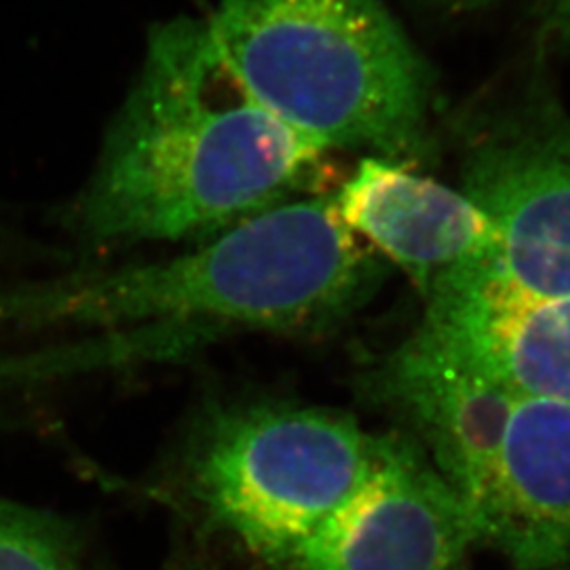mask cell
I'll return each instance as SVG.
<instances>
[{"mask_svg": "<svg viewBox=\"0 0 570 570\" xmlns=\"http://www.w3.org/2000/svg\"><path fill=\"white\" fill-rule=\"evenodd\" d=\"M326 153L247 91L209 23L176 18L150 30L140 75L63 220L89 245L212 239L311 188Z\"/></svg>", "mask_w": 570, "mask_h": 570, "instance_id": "1", "label": "cell"}, {"mask_svg": "<svg viewBox=\"0 0 570 570\" xmlns=\"http://www.w3.org/2000/svg\"><path fill=\"white\" fill-rule=\"evenodd\" d=\"M383 266L332 204L277 205L180 256L0 292V326L322 332L366 301Z\"/></svg>", "mask_w": 570, "mask_h": 570, "instance_id": "2", "label": "cell"}, {"mask_svg": "<svg viewBox=\"0 0 570 570\" xmlns=\"http://www.w3.org/2000/svg\"><path fill=\"white\" fill-rule=\"evenodd\" d=\"M212 37L247 91L322 146L425 155L433 75L381 0H220Z\"/></svg>", "mask_w": 570, "mask_h": 570, "instance_id": "3", "label": "cell"}, {"mask_svg": "<svg viewBox=\"0 0 570 570\" xmlns=\"http://www.w3.org/2000/svg\"><path fill=\"white\" fill-rule=\"evenodd\" d=\"M381 444L383 435L338 410L230 404L190 433L184 480L220 527L277 564L366 482Z\"/></svg>", "mask_w": 570, "mask_h": 570, "instance_id": "4", "label": "cell"}, {"mask_svg": "<svg viewBox=\"0 0 570 570\" xmlns=\"http://www.w3.org/2000/svg\"><path fill=\"white\" fill-rule=\"evenodd\" d=\"M461 193L497 230L501 279L570 296V115L546 82H529L471 134Z\"/></svg>", "mask_w": 570, "mask_h": 570, "instance_id": "5", "label": "cell"}, {"mask_svg": "<svg viewBox=\"0 0 570 570\" xmlns=\"http://www.w3.org/2000/svg\"><path fill=\"white\" fill-rule=\"evenodd\" d=\"M480 539L463 497L407 433L341 510L273 564L279 570H459Z\"/></svg>", "mask_w": 570, "mask_h": 570, "instance_id": "6", "label": "cell"}, {"mask_svg": "<svg viewBox=\"0 0 570 570\" xmlns=\"http://www.w3.org/2000/svg\"><path fill=\"white\" fill-rule=\"evenodd\" d=\"M362 385L370 402L406 425L473 513L520 400L469 366L425 324L370 367Z\"/></svg>", "mask_w": 570, "mask_h": 570, "instance_id": "7", "label": "cell"}, {"mask_svg": "<svg viewBox=\"0 0 570 570\" xmlns=\"http://www.w3.org/2000/svg\"><path fill=\"white\" fill-rule=\"evenodd\" d=\"M425 326L520 402L570 404V296H537L469 266L425 296Z\"/></svg>", "mask_w": 570, "mask_h": 570, "instance_id": "8", "label": "cell"}, {"mask_svg": "<svg viewBox=\"0 0 570 570\" xmlns=\"http://www.w3.org/2000/svg\"><path fill=\"white\" fill-rule=\"evenodd\" d=\"M341 223L400 266L423 294L469 266L494 263L499 237L461 190L381 157L362 159L332 197Z\"/></svg>", "mask_w": 570, "mask_h": 570, "instance_id": "9", "label": "cell"}, {"mask_svg": "<svg viewBox=\"0 0 570 570\" xmlns=\"http://www.w3.org/2000/svg\"><path fill=\"white\" fill-rule=\"evenodd\" d=\"M473 518L518 570H570V404L513 407Z\"/></svg>", "mask_w": 570, "mask_h": 570, "instance_id": "10", "label": "cell"}, {"mask_svg": "<svg viewBox=\"0 0 570 570\" xmlns=\"http://www.w3.org/2000/svg\"><path fill=\"white\" fill-rule=\"evenodd\" d=\"M0 570H79L72 529L53 513L0 497Z\"/></svg>", "mask_w": 570, "mask_h": 570, "instance_id": "11", "label": "cell"}, {"mask_svg": "<svg viewBox=\"0 0 570 570\" xmlns=\"http://www.w3.org/2000/svg\"><path fill=\"white\" fill-rule=\"evenodd\" d=\"M56 364L51 348L2 351L0 348V402L23 389L53 383Z\"/></svg>", "mask_w": 570, "mask_h": 570, "instance_id": "12", "label": "cell"}, {"mask_svg": "<svg viewBox=\"0 0 570 570\" xmlns=\"http://www.w3.org/2000/svg\"><path fill=\"white\" fill-rule=\"evenodd\" d=\"M539 42L550 53H570V0H537Z\"/></svg>", "mask_w": 570, "mask_h": 570, "instance_id": "13", "label": "cell"}, {"mask_svg": "<svg viewBox=\"0 0 570 570\" xmlns=\"http://www.w3.org/2000/svg\"><path fill=\"white\" fill-rule=\"evenodd\" d=\"M423 2L435 4V7H475V4L490 2V0H423Z\"/></svg>", "mask_w": 570, "mask_h": 570, "instance_id": "14", "label": "cell"}, {"mask_svg": "<svg viewBox=\"0 0 570 570\" xmlns=\"http://www.w3.org/2000/svg\"><path fill=\"white\" fill-rule=\"evenodd\" d=\"M4 252H7V239H4V230L0 226V258L4 256Z\"/></svg>", "mask_w": 570, "mask_h": 570, "instance_id": "15", "label": "cell"}]
</instances>
